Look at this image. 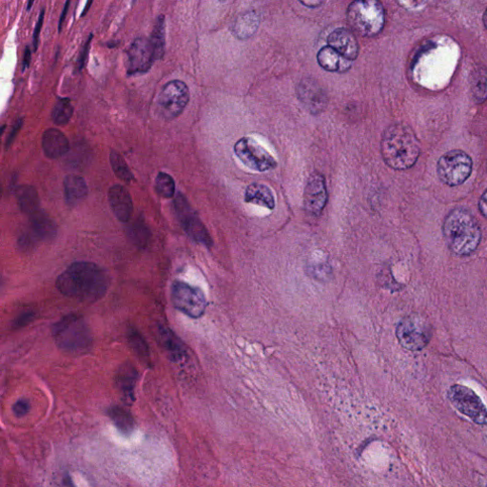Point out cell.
Instances as JSON below:
<instances>
[{"label":"cell","instance_id":"obj_11","mask_svg":"<svg viewBox=\"0 0 487 487\" xmlns=\"http://www.w3.org/2000/svg\"><path fill=\"white\" fill-rule=\"evenodd\" d=\"M171 302L176 309L191 318H200L205 313L206 300L199 287L176 281L171 287Z\"/></svg>","mask_w":487,"mask_h":487},{"label":"cell","instance_id":"obj_31","mask_svg":"<svg viewBox=\"0 0 487 487\" xmlns=\"http://www.w3.org/2000/svg\"><path fill=\"white\" fill-rule=\"evenodd\" d=\"M110 160L115 176L120 180L126 182V183L132 182V179H134V174L130 171L126 161L117 152L112 151L110 152Z\"/></svg>","mask_w":487,"mask_h":487},{"label":"cell","instance_id":"obj_33","mask_svg":"<svg viewBox=\"0 0 487 487\" xmlns=\"http://www.w3.org/2000/svg\"><path fill=\"white\" fill-rule=\"evenodd\" d=\"M156 191L161 198H174L176 193V183L174 178L166 172H159L156 179Z\"/></svg>","mask_w":487,"mask_h":487},{"label":"cell","instance_id":"obj_14","mask_svg":"<svg viewBox=\"0 0 487 487\" xmlns=\"http://www.w3.org/2000/svg\"><path fill=\"white\" fill-rule=\"evenodd\" d=\"M156 60L150 39L139 38L128 51V73H144L151 69L154 61Z\"/></svg>","mask_w":487,"mask_h":487},{"label":"cell","instance_id":"obj_41","mask_svg":"<svg viewBox=\"0 0 487 487\" xmlns=\"http://www.w3.org/2000/svg\"><path fill=\"white\" fill-rule=\"evenodd\" d=\"M31 51H29V47H26L25 54H24L23 66H22V68H23V72L26 70L27 68H28L29 62H31Z\"/></svg>","mask_w":487,"mask_h":487},{"label":"cell","instance_id":"obj_47","mask_svg":"<svg viewBox=\"0 0 487 487\" xmlns=\"http://www.w3.org/2000/svg\"><path fill=\"white\" fill-rule=\"evenodd\" d=\"M486 167H487V162H486Z\"/></svg>","mask_w":487,"mask_h":487},{"label":"cell","instance_id":"obj_15","mask_svg":"<svg viewBox=\"0 0 487 487\" xmlns=\"http://www.w3.org/2000/svg\"><path fill=\"white\" fill-rule=\"evenodd\" d=\"M297 95L311 114H321L328 106V95L318 82L312 78H304L300 81Z\"/></svg>","mask_w":487,"mask_h":487},{"label":"cell","instance_id":"obj_36","mask_svg":"<svg viewBox=\"0 0 487 487\" xmlns=\"http://www.w3.org/2000/svg\"><path fill=\"white\" fill-rule=\"evenodd\" d=\"M93 38V34H91L90 36H88V38L87 39V41H86L84 46H83L82 50L80 51V55L78 56V71H82L83 67H84L85 62H86V59H87L88 56V50H90V44L91 41H92Z\"/></svg>","mask_w":487,"mask_h":487},{"label":"cell","instance_id":"obj_5","mask_svg":"<svg viewBox=\"0 0 487 487\" xmlns=\"http://www.w3.org/2000/svg\"><path fill=\"white\" fill-rule=\"evenodd\" d=\"M346 16L349 25L366 38L378 36L385 27V8L377 0L353 2L348 6Z\"/></svg>","mask_w":487,"mask_h":487},{"label":"cell","instance_id":"obj_7","mask_svg":"<svg viewBox=\"0 0 487 487\" xmlns=\"http://www.w3.org/2000/svg\"><path fill=\"white\" fill-rule=\"evenodd\" d=\"M471 157L466 152L453 150L444 154L437 164V174L445 185H461L469 178L472 172Z\"/></svg>","mask_w":487,"mask_h":487},{"label":"cell","instance_id":"obj_38","mask_svg":"<svg viewBox=\"0 0 487 487\" xmlns=\"http://www.w3.org/2000/svg\"><path fill=\"white\" fill-rule=\"evenodd\" d=\"M34 317L33 312H24L23 314L17 317L16 320H14V326L16 328H22V326H26L29 322H32Z\"/></svg>","mask_w":487,"mask_h":487},{"label":"cell","instance_id":"obj_8","mask_svg":"<svg viewBox=\"0 0 487 487\" xmlns=\"http://www.w3.org/2000/svg\"><path fill=\"white\" fill-rule=\"evenodd\" d=\"M449 402L459 412L479 425H487V407L471 388L453 385L447 392Z\"/></svg>","mask_w":487,"mask_h":487},{"label":"cell","instance_id":"obj_46","mask_svg":"<svg viewBox=\"0 0 487 487\" xmlns=\"http://www.w3.org/2000/svg\"><path fill=\"white\" fill-rule=\"evenodd\" d=\"M33 4H34V1L29 2L28 8H27V11H29V9H31L32 5H33Z\"/></svg>","mask_w":487,"mask_h":487},{"label":"cell","instance_id":"obj_2","mask_svg":"<svg viewBox=\"0 0 487 487\" xmlns=\"http://www.w3.org/2000/svg\"><path fill=\"white\" fill-rule=\"evenodd\" d=\"M442 235L450 252L458 257H469L479 248L482 228L471 211L456 208L445 217Z\"/></svg>","mask_w":487,"mask_h":487},{"label":"cell","instance_id":"obj_6","mask_svg":"<svg viewBox=\"0 0 487 487\" xmlns=\"http://www.w3.org/2000/svg\"><path fill=\"white\" fill-rule=\"evenodd\" d=\"M396 337L403 348L409 351H420L427 348L431 341L432 328L425 317L412 314L398 323Z\"/></svg>","mask_w":487,"mask_h":487},{"label":"cell","instance_id":"obj_16","mask_svg":"<svg viewBox=\"0 0 487 487\" xmlns=\"http://www.w3.org/2000/svg\"><path fill=\"white\" fill-rule=\"evenodd\" d=\"M329 47L344 59L353 62L358 58L360 47L353 32L346 28L334 29L328 38Z\"/></svg>","mask_w":487,"mask_h":487},{"label":"cell","instance_id":"obj_22","mask_svg":"<svg viewBox=\"0 0 487 487\" xmlns=\"http://www.w3.org/2000/svg\"><path fill=\"white\" fill-rule=\"evenodd\" d=\"M245 201L247 203L264 206L273 210L275 208V199L269 187L260 183L250 184L246 189Z\"/></svg>","mask_w":487,"mask_h":487},{"label":"cell","instance_id":"obj_18","mask_svg":"<svg viewBox=\"0 0 487 487\" xmlns=\"http://www.w3.org/2000/svg\"><path fill=\"white\" fill-rule=\"evenodd\" d=\"M139 373L132 364L126 363L120 366L115 374V385L119 390L123 401L126 405H132L134 402V388L136 385Z\"/></svg>","mask_w":487,"mask_h":487},{"label":"cell","instance_id":"obj_43","mask_svg":"<svg viewBox=\"0 0 487 487\" xmlns=\"http://www.w3.org/2000/svg\"><path fill=\"white\" fill-rule=\"evenodd\" d=\"M301 3L305 5V6L309 7V8H316V7L323 4V1H301Z\"/></svg>","mask_w":487,"mask_h":487},{"label":"cell","instance_id":"obj_19","mask_svg":"<svg viewBox=\"0 0 487 487\" xmlns=\"http://www.w3.org/2000/svg\"><path fill=\"white\" fill-rule=\"evenodd\" d=\"M69 141L62 132L56 129H49L43 136V149L48 158L58 159L67 154Z\"/></svg>","mask_w":487,"mask_h":487},{"label":"cell","instance_id":"obj_17","mask_svg":"<svg viewBox=\"0 0 487 487\" xmlns=\"http://www.w3.org/2000/svg\"><path fill=\"white\" fill-rule=\"evenodd\" d=\"M108 199L112 213L120 222H129L134 213V204L129 191L125 187L115 185L108 193Z\"/></svg>","mask_w":487,"mask_h":487},{"label":"cell","instance_id":"obj_10","mask_svg":"<svg viewBox=\"0 0 487 487\" xmlns=\"http://www.w3.org/2000/svg\"><path fill=\"white\" fill-rule=\"evenodd\" d=\"M189 100V91L185 83L180 80H172L167 83L157 100L160 117L168 121L174 119L183 112Z\"/></svg>","mask_w":487,"mask_h":487},{"label":"cell","instance_id":"obj_9","mask_svg":"<svg viewBox=\"0 0 487 487\" xmlns=\"http://www.w3.org/2000/svg\"><path fill=\"white\" fill-rule=\"evenodd\" d=\"M236 156L252 171L265 172L276 168L277 162L268 150L252 137H243L235 145Z\"/></svg>","mask_w":487,"mask_h":487},{"label":"cell","instance_id":"obj_23","mask_svg":"<svg viewBox=\"0 0 487 487\" xmlns=\"http://www.w3.org/2000/svg\"><path fill=\"white\" fill-rule=\"evenodd\" d=\"M64 191L69 205L75 206L84 200L88 194V187L82 177L68 176L64 180Z\"/></svg>","mask_w":487,"mask_h":487},{"label":"cell","instance_id":"obj_30","mask_svg":"<svg viewBox=\"0 0 487 487\" xmlns=\"http://www.w3.org/2000/svg\"><path fill=\"white\" fill-rule=\"evenodd\" d=\"M128 340H129L130 346H132L140 359L144 361L150 360V351L147 342L145 341L143 336L139 333V331L130 328L128 331Z\"/></svg>","mask_w":487,"mask_h":487},{"label":"cell","instance_id":"obj_1","mask_svg":"<svg viewBox=\"0 0 487 487\" xmlns=\"http://www.w3.org/2000/svg\"><path fill=\"white\" fill-rule=\"evenodd\" d=\"M110 285L108 272L91 262L73 263L56 280V287L61 294L69 298L90 302L103 298Z\"/></svg>","mask_w":487,"mask_h":487},{"label":"cell","instance_id":"obj_21","mask_svg":"<svg viewBox=\"0 0 487 487\" xmlns=\"http://www.w3.org/2000/svg\"><path fill=\"white\" fill-rule=\"evenodd\" d=\"M29 222H31L32 230L38 239L44 241L55 239L58 233L55 221L43 211L39 210L29 215Z\"/></svg>","mask_w":487,"mask_h":487},{"label":"cell","instance_id":"obj_4","mask_svg":"<svg viewBox=\"0 0 487 487\" xmlns=\"http://www.w3.org/2000/svg\"><path fill=\"white\" fill-rule=\"evenodd\" d=\"M56 346L64 353L84 354L92 348L93 335L82 316L71 314L59 320L53 326Z\"/></svg>","mask_w":487,"mask_h":487},{"label":"cell","instance_id":"obj_24","mask_svg":"<svg viewBox=\"0 0 487 487\" xmlns=\"http://www.w3.org/2000/svg\"><path fill=\"white\" fill-rule=\"evenodd\" d=\"M158 332L160 343L166 349L169 357L174 361L182 360L185 355V348L181 341L169 329L163 326H160Z\"/></svg>","mask_w":487,"mask_h":487},{"label":"cell","instance_id":"obj_13","mask_svg":"<svg viewBox=\"0 0 487 487\" xmlns=\"http://www.w3.org/2000/svg\"><path fill=\"white\" fill-rule=\"evenodd\" d=\"M328 202V189L323 174L313 172L309 176L305 189V210L311 215L319 216L323 213Z\"/></svg>","mask_w":487,"mask_h":487},{"label":"cell","instance_id":"obj_34","mask_svg":"<svg viewBox=\"0 0 487 487\" xmlns=\"http://www.w3.org/2000/svg\"><path fill=\"white\" fill-rule=\"evenodd\" d=\"M128 233H129L130 239L139 247H145L150 239V231L141 221H136L132 224Z\"/></svg>","mask_w":487,"mask_h":487},{"label":"cell","instance_id":"obj_20","mask_svg":"<svg viewBox=\"0 0 487 487\" xmlns=\"http://www.w3.org/2000/svg\"><path fill=\"white\" fill-rule=\"evenodd\" d=\"M317 61L324 70L328 72H346L353 62L342 58L331 47L324 46L317 54Z\"/></svg>","mask_w":487,"mask_h":487},{"label":"cell","instance_id":"obj_32","mask_svg":"<svg viewBox=\"0 0 487 487\" xmlns=\"http://www.w3.org/2000/svg\"><path fill=\"white\" fill-rule=\"evenodd\" d=\"M472 92L477 102L481 103L487 97V73L483 69H479L472 78Z\"/></svg>","mask_w":487,"mask_h":487},{"label":"cell","instance_id":"obj_45","mask_svg":"<svg viewBox=\"0 0 487 487\" xmlns=\"http://www.w3.org/2000/svg\"><path fill=\"white\" fill-rule=\"evenodd\" d=\"M484 26H486V28L487 29V9H486V13H484Z\"/></svg>","mask_w":487,"mask_h":487},{"label":"cell","instance_id":"obj_12","mask_svg":"<svg viewBox=\"0 0 487 487\" xmlns=\"http://www.w3.org/2000/svg\"><path fill=\"white\" fill-rule=\"evenodd\" d=\"M174 206H176V215L178 216L179 221H180L182 227L186 231L187 235L195 242L211 248L213 246V239H211L210 233L202 223L200 218L196 215L195 211L189 206V202L181 193L177 195L176 201H174Z\"/></svg>","mask_w":487,"mask_h":487},{"label":"cell","instance_id":"obj_44","mask_svg":"<svg viewBox=\"0 0 487 487\" xmlns=\"http://www.w3.org/2000/svg\"><path fill=\"white\" fill-rule=\"evenodd\" d=\"M92 4H93V2H91V1L88 2L87 5H86V7H85V11L83 12L82 14H81V16H85L86 13H87L88 8H90L91 5H92Z\"/></svg>","mask_w":487,"mask_h":487},{"label":"cell","instance_id":"obj_40","mask_svg":"<svg viewBox=\"0 0 487 487\" xmlns=\"http://www.w3.org/2000/svg\"><path fill=\"white\" fill-rule=\"evenodd\" d=\"M479 211L481 215L487 219V189L479 198Z\"/></svg>","mask_w":487,"mask_h":487},{"label":"cell","instance_id":"obj_27","mask_svg":"<svg viewBox=\"0 0 487 487\" xmlns=\"http://www.w3.org/2000/svg\"><path fill=\"white\" fill-rule=\"evenodd\" d=\"M107 413L120 432L125 435L132 434L135 429V422L134 417L127 409L115 405L110 407Z\"/></svg>","mask_w":487,"mask_h":487},{"label":"cell","instance_id":"obj_35","mask_svg":"<svg viewBox=\"0 0 487 487\" xmlns=\"http://www.w3.org/2000/svg\"><path fill=\"white\" fill-rule=\"evenodd\" d=\"M29 408H31V405H29V401L21 399L14 403L13 412L16 417H23L29 412Z\"/></svg>","mask_w":487,"mask_h":487},{"label":"cell","instance_id":"obj_42","mask_svg":"<svg viewBox=\"0 0 487 487\" xmlns=\"http://www.w3.org/2000/svg\"><path fill=\"white\" fill-rule=\"evenodd\" d=\"M69 6H70V1L66 2L65 6H64L62 14H61L60 19H59V32H61V29H62L64 19H65L66 14H67Z\"/></svg>","mask_w":487,"mask_h":487},{"label":"cell","instance_id":"obj_39","mask_svg":"<svg viewBox=\"0 0 487 487\" xmlns=\"http://www.w3.org/2000/svg\"><path fill=\"white\" fill-rule=\"evenodd\" d=\"M22 124H23V119H19L16 123H14L13 129H12L8 139H7L6 149L7 147L11 146V144L13 143L14 139H16L17 134H19V130L21 129Z\"/></svg>","mask_w":487,"mask_h":487},{"label":"cell","instance_id":"obj_28","mask_svg":"<svg viewBox=\"0 0 487 487\" xmlns=\"http://www.w3.org/2000/svg\"><path fill=\"white\" fill-rule=\"evenodd\" d=\"M152 48H154L156 59L163 58L165 54V19L160 16L156 22L151 38Z\"/></svg>","mask_w":487,"mask_h":487},{"label":"cell","instance_id":"obj_29","mask_svg":"<svg viewBox=\"0 0 487 487\" xmlns=\"http://www.w3.org/2000/svg\"><path fill=\"white\" fill-rule=\"evenodd\" d=\"M73 114V108L70 99L62 98L59 99L54 107L51 118L56 125H65L70 121Z\"/></svg>","mask_w":487,"mask_h":487},{"label":"cell","instance_id":"obj_37","mask_svg":"<svg viewBox=\"0 0 487 487\" xmlns=\"http://www.w3.org/2000/svg\"><path fill=\"white\" fill-rule=\"evenodd\" d=\"M44 14H45V11H44V9H43V10H41L40 16H39L38 21V22H36V28H34V39H33L34 51L38 50V43H39V34H40L41 27H43Z\"/></svg>","mask_w":487,"mask_h":487},{"label":"cell","instance_id":"obj_26","mask_svg":"<svg viewBox=\"0 0 487 487\" xmlns=\"http://www.w3.org/2000/svg\"><path fill=\"white\" fill-rule=\"evenodd\" d=\"M259 26V16L255 12L250 11L238 17L233 26V33L240 39L250 38Z\"/></svg>","mask_w":487,"mask_h":487},{"label":"cell","instance_id":"obj_3","mask_svg":"<svg viewBox=\"0 0 487 487\" xmlns=\"http://www.w3.org/2000/svg\"><path fill=\"white\" fill-rule=\"evenodd\" d=\"M383 161L391 169L403 171L414 166L420 154L419 140L412 128L393 124L383 132L381 141Z\"/></svg>","mask_w":487,"mask_h":487},{"label":"cell","instance_id":"obj_25","mask_svg":"<svg viewBox=\"0 0 487 487\" xmlns=\"http://www.w3.org/2000/svg\"><path fill=\"white\" fill-rule=\"evenodd\" d=\"M17 202L21 211L26 215H32L40 210L38 191L32 186H21L16 189Z\"/></svg>","mask_w":487,"mask_h":487}]
</instances>
